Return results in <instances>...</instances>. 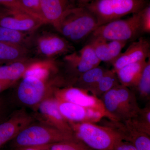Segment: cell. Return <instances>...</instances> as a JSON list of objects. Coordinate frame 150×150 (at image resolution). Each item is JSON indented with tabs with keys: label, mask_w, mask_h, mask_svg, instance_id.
Segmentation results:
<instances>
[{
	"label": "cell",
	"mask_w": 150,
	"mask_h": 150,
	"mask_svg": "<svg viewBox=\"0 0 150 150\" xmlns=\"http://www.w3.org/2000/svg\"><path fill=\"white\" fill-rule=\"evenodd\" d=\"M57 100V99H56ZM59 111L69 123H98L106 115L97 110L57 100Z\"/></svg>",
	"instance_id": "14"
},
{
	"label": "cell",
	"mask_w": 150,
	"mask_h": 150,
	"mask_svg": "<svg viewBox=\"0 0 150 150\" xmlns=\"http://www.w3.org/2000/svg\"><path fill=\"white\" fill-rule=\"evenodd\" d=\"M150 48L149 40L141 38L131 43L113 62L112 69L116 71L126 65L146 60L150 57Z\"/></svg>",
	"instance_id": "17"
},
{
	"label": "cell",
	"mask_w": 150,
	"mask_h": 150,
	"mask_svg": "<svg viewBox=\"0 0 150 150\" xmlns=\"http://www.w3.org/2000/svg\"><path fill=\"white\" fill-rule=\"evenodd\" d=\"M67 134L46 124L34 122L22 129L10 142L15 150L25 147H40L75 139Z\"/></svg>",
	"instance_id": "3"
},
{
	"label": "cell",
	"mask_w": 150,
	"mask_h": 150,
	"mask_svg": "<svg viewBox=\"0 0 150 150\" xmlns=\"http://www.w3.org/2000/svg\"><path fill=\"white\" fill-rule=\"evenodd\" d=\"M94 1L95 0H76L78 6L80 7H84Z\"/></svg>",
	"instance_id": "34"
},
{
	"label": "cell",
	"mask_w": 150,
	"mask_h": 150,
	"mask_svg": "<svg viewBox=\"0 0 150 150\" xmlns=\"http://www.w3.org/2000/svg\"><path fill=\"white\" fill-rule=\"evenodd\" d=\"M5 103L4 100L2 98L0 97V122L2 121L4 119V117H5L4 116V114L5 113Z\"/></svg>",
	"instance_id": "32"
},
{
	"label": "cell",
	"mask_w": 150,
	"mask_h": 150,
	"mask_svg": "<svg viewBox=\"0 0 150 150\" xmlns=\"http://www.w3.org/2000/svg\"><path fill=\"white\" fill-rule=\"evenodd\" d=\"M16 150H45L38 147H25L21 148Z\"/></svg>",
	"instance_id": "35"
},
{
	"label": "cell",
	"mask_w": 150,
	"mask_h": 150,
	"mask_svg": "<svg viewBox=\"0 0 150 150\" xmlns=\"http://www.w3.org/2000/svg\"><path fill=\"white\" fill-rule=\"evenodd\" d=\"M4 7L2 6H0V16L2 14L3 11H4Z\"/></svg>",
	"instance_id": "36"
},
{
	"label": "cell",
	"mask_w": 150,
	"mask_h": 150,
	"mask_svg": "<svg viewBox=\"0 0 150 150\" xmlns=\"http://www.w3.org/2000/svg\"><path fill=\"white\" fill-rule=\"evenodd\" d=\"M78 6L76 0H40V8L46 24L57 29L60 21L69 11Z\"/></svg>",
	"instance_id": "16"
},
{
	"label": "cell",
	"mask_w": 150,
	"mask_h": 150,
	"mask_svg": "<svg viewBox=\"0 0 150 150\" xmlns=\"http://www.w3.org/2000/svg\"><path fill=\"white\" fill-rule=\"evenodd\" d=\"M34 120L32 115L24 109L13 111L4 118L0 122V149Z\"/></svg>",
	"instance_id": "12"
},
{
	"label": "cell",
	"mask_w": 150,
	"mask_h": 150,
	"mask_svg": "<svg viewBox=\"0 0 150 150\" xmlns=\"http://www.w3.org/2000/svg\"><path fill=\"white\" fill-rule=\"evenodd\" d=\"M134 128L150 135V105L149 103L140 108L137 115L127 121Z\"/></svg>",
	"instance_id": "25"
},
{
	"label": "cell",
	"mask_w": 150,
	"mask_h": 150,
	"mask_svg": "<svg viewBox=\"0 0 150 150\" xmlns=\"http://www.w3.org/2000/svg\"><path fill=\"white\" fill-rule=\"evenodd\" d=\"M35 44L38 54L46 59H54L72 51V47L66 38L50 33L38 35L35 39Z\"/></svg>",
	"instance_id": "13"
},
{
	"label": "cell",
	"mask_w": 150,
	"mask_h": 150,
	"mask_svg": "<svg viewBox=\"0 0 150 150\" xmlns=\"http://www.w3.org/2000/svg\"><path fill=\"white\" fill-rule=\"evenodd\" d=\"M112 150H137L131 142L123 139L118 141Z\"/></svg>",
	"instance_id": "31"
},
{
	"label": "cell",
	"mask_w": 150,
	"mask_h": 150,
	"mask_svg": "<svg viewBox=\"0 0 150 150\" xmlns=\"http://www.w3.org/2000/svg\"><path fill=\"white\" fill-rule=\"evenodd\" d=\"M147 60L140 61L124 66L116 71L119 83L127 87L133 88L136 85Z\"/></svg>",
	"instance_id": "20"
},
{
	"label": "cell",
	"mask_w": 150,
	"mask_h": 150,
	"mask_svg": "<svg viewBox=\"0 0 150 150\" xmlns=\"http://www.w3.org/2000/svg\"><path fill=\"white\" fill-rule=\"evenodd\" d=\"M74 137L94 150H112L122 139L112 129L90 122L69 123Z\"/></svg>",
	"instance_id": "5"
},
{
	"label": "cell",
	"mask_w": 150,
	"mask_h": 150,
	"mask_svg": "<svg viewBox=\"0 0 150 150\" xmlns=\"http://www.w3.org/2000/svg\"><path fill=\"white\" fill-rule=\"evenodd\" d=\"M98 27L93 14L85 7L78 6L63 16L56 30L68 41L78 43L90 36Z\"/></svg>",
	"instance_id": "2"
},
{
	"label": "cell",
	"mask_w": 150,
	"mask_h": 150,
	"mask_svg": "<svg viewBox=\"0 0 150 150\" xmlns=\"http://www.w3.org/2000/svg\"><path fill=\"white\" fill-rule=\"evenodd\" d=\"M32 109L33 116L38 122L74 135L69 123L59 111L57 100L54 96L44 100Z\"/></svg>",
	"instance_id": "9"
},
{
	"label": "cell",
	"mask_w": 150,
	"mask_h": 150,
	"mask_svg": "<svg viewBox=\"0 0 150 150\" xmlns=\"http://www.w3.org/2000/svg\"><path fill=\"white\" fill-rule=\"evenodd\" d=\"M69 86H73L78 78L88 70L99 66L101 62L89 43L79 51L67 54L64 57Z\"/></svg>",
	"instance_id": "8"
},
{
	"label": "cell",
	"mask_w": 150,
	"mask_h": 150,
	"mask_svg": "<svg viewBox=\"0 0 150 150\" xmlns=\"http://www.w3.org/2000/svg\"><path fill=\"white\" fill-rule=\"evenodd\" d=\"M106 125L122 139L132 143L137 150H150V135L135 129L127 121L108 120Z\"/></svg>",
	"instance_id": "15"
},
{
	"label": "cell",
	"mask_w": 150,
	"mask_h": 150,
	"mask_svg": "<svg viewBox=\"0 0 150 150\" xmlns=\"http://www.w3.org/2000/svg\"><path fill=\"white\" fill-rule=\"evenodd\" d=\"M32 40L31 33L0 26V42L21 45L28 48Z\"/></svg>",
	"instance_id": "22"
},
{
	"label": "cell",
	"mask_w": 150,
	"mask_h": 150,
	"mask_svg": "<svg viewBox=\"0 0 150 150\" xmlns=\"http://www.w3.org/2000/svg\"><path fill=\"white\" fill-rule=\"evenodd\" d=\"M34 60L28 59L0 66V80L12 85L24 76Z\"/></svg>",
	"instance_id": "18"
},
{
	"label": "cell",
	"mask_w": 150,
	"mask_h": 150,
	"mask_svg": "<svg viewBox=\"0 0 150 150\" xmlns=\"http://www.w3.org/2000/svg\"><path fill=\"white\" fill-rule=\"evenodd\" d=\"M38 148L45 150H94L76 138Z\"/></svg>",
	"instance_id": "26"
},
{
	"label": "cell",
	"mask_w": 150,
	"mask_h": 150,
	"mask_svg": "<svg viewBox=\"0 0 150 150\" xmlns=\"http://www.w3.org/2000/svg\"><path fill=\"white\" fill-rule=\"evenodd\" d=\"M21 1L25 8L31 15L46 24L41 12L40 0H21Z\"/></svg>",
	"instance_id": "28"
},
{
	"label": "cell",
	"mask_w": 150,
	"mask_h": 150,
	"mask_svg": "<svg viewBox=\"0 0 150 150\" xmlns=\"http://www.w3.org/2000/svg\"><path fill=\"white\" fill-rule=\"evenodd\" d=\"M107 69L98 66L88 70L81 75L73 86L89 92L98 83L107 71Z\"/></svg>",
	"instance_id": "21"
},
{
	"label": "cell",
	"mask_w": 150,
	"mask_h": 150,
	"mask_svg": "<svg viewBox=\"0 0 150 150\" xmlns=\"http://www.w3.org/2000/svg\"><path fill=\"white\" fill-rule=\"evenodd\" d=\"M116 72L113 69L108 70L96 85L89 93L97 97H100L105 93L120 84Z\"/></svg>",
	"instance_id": "23"
},
{
	"label": "cell",
	"mask_w": 150,
	"mask_h": 150,
	"mask_svg": "<svg viewBox=\"0 0 150 150\" xmlns=\"http://www.w3.org/2000/svg\"><path fill=\"white\" fill-rule=\"evenodd\" d=\"M44 23L22 11L4 7L0 16V26L21 32L32 33Z\"/></svg>",
	"instance_id": "11"
},
{
	"label": "cell",
	"mask_w": 150,
	"mask_h": 150,
	"mask_svg": "<svg viewBox=\"0 0 150 150\" xmlns=\"http://www.w3.org/2000/svg\"><path fill=\"white\" fill-rule=\"evenodd\" d=\"M12 85L0 80V93L12 86Z\"/></svg>",
	"instance_id": "33"
},
{
	"label": "cell",
	"mask_w": 150,
	"mask_h": 150,
	"mask_svg": "<svg viewBox=\"0 0 150 150\" xmlns=\"http://www.w3.org/2000/svg\"><path fill=\"white\" fill-rule=\"evenodd\" d=\"M54 96L58 100L99 110L106 115L108 119L114 120L105 109L100 98L82 89L74 86L59 88L54 91Z\"/></svg>",
	"instance_id": "10"
},
{
	"label": "cell",
	"mask_w": 150,
	"mask_h": 150,
	"mask_svg": "<svg viewBox=\"0 0 150 150\" xmlns=\"http://www.w3.org/2000/svg\"><path fill=\"white\" fill-rule=\"evenodd\" d=\"M0 6L6 8L22 11L31 15L25 8L21 0H0Z\"/></svg>",
	"instance_id": "30"
},
{
	"label": "cell",
	"mask_w": 150,
	"mask_h": 150,
	"mask_svg": "<svg viewBox=\"0 0 150 150\" xmlns=\"http://www.w3.org/2000/svg\"><path fill=\"white\" fill-rule=\"evenodd\" d=\"M67 86L64 77L59 74L47 79L25 76L17 87L16 96L20 104L33 108L44 100L54 96L56 88Z\"/></svg>",
	"instance_id": "1"
},
{
	"label": "cell",
	"mask_w": 150,
	"mask_h": 150,
	"mask_svg": "<svg viewBox=\"0 0 150 150\" xmlns=\"http://www.w3.org/2000/svg\"><path fill=\"white\" fill-rule=\"evenodd\" d=\"M88 43L93 48L97 57L100 62L112 64L108 41L100 38H90Z\"/></svg>",
	"instance_id": "27"
},
{
	"label": "cell",
	"mask_w": 150,
	"mask_h": 150,
	"mask_svg": "<svg viewBox=\"0 0 150 150\" xmlns=\"http://www.w3.org/2000/svg\"><path fill=\"white\" fill-rule=\"evenodd\" d=\"M147 5L146 0H95L84 7L96 17L99 26L139 12Z\"/></svg>",
	"instance_id": "6"
},
{
	"label": "cell",
	"mask_w": 150,
	"mask_h": 150,
	"mask_svg": "<svg viewBox=\"0 0 150 150\" xmlns=\"http://www.w3.org/2000/svg\"><path fill=\"white\" fill-rule=\"evenodd\" d=\"M140 18L141 11L128 18L119 19L100 25L90 36L106 41L127 42L142 33Z\"/></svg>",
	"instance_id": "7"
},
{
	"label": "cell",
	"mask_w": 150,
	"mask_h": 150,
	"mask_svg": "<svg viewBox=\"0 0 150 150\" xmlns=\"http://www.w3.org/2000/svg\"><path fill=\"white\" fill-rule=\"evenodd\" d=\"M142 99L149 101L150 98V59L147 60L136 85L133 88Z\"/></svg>",
	"instance_id": "24"
},
{
	"label": "cell",
	"mask_w": 150,
	"mask_h": 150,
	"mask_svg": "<svg viewBox=\"0 0 150 150\" xmlns=\"http://www.w3.org/2000/svg\"><path fill=\"white\" fill-rule=\"evenodd\" d=\"M141 28L142 33L150 32V6L147 4L141 11Z\"/></svg>",
	"instance_id": "29"
},
{
	"label": "cell",
	"mask_w": 150,
	"mask_h": 150,
	"mask_svg": "<svg viewBox=\"0 0 150 150\" xmlns=\"http://www.w3.org/2000/svg\"><path fill=\"white\" fill-rule=\"evenodd\" d=\"M100 98L113 121L130 120L137 115L141 108L135 92L121 84L105 93Z\"/></svg>",
	"instance_id": "4"
},
{
	"label": "cell",
	"mask_w": 150,
	"mask_h": 150,
	"mask_svg": "<svg viewBox=\"0 0 150 150\" xmlns=\"http://www.w3.org/2000/svg\"><path fill=\"white\" fill-rule=\"evenodd\" d=\"M29 52L25 46L0 42V64H7L28 59Z\"/></svg>",
	"instance_id": "19"
}]
</instances>
